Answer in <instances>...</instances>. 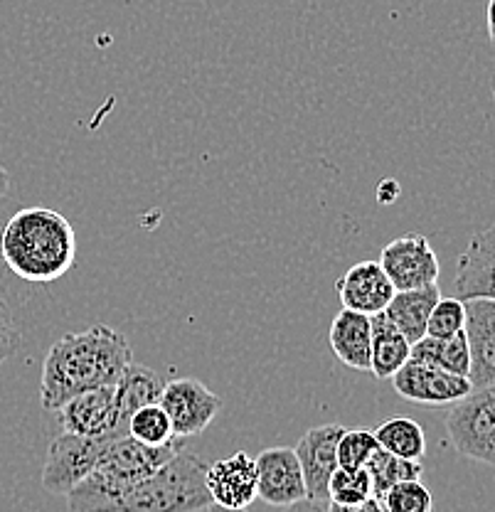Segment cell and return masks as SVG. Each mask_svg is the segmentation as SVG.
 <instances>
[{
	"label": "cell",
	"mask_w": 495,
	"mask_h": 512,
	"mask_svg": "<svg viewBox=\"0 0 495 512\" xmlns=\"http://www.w3.org/2000/svg\"><path fill=\"white\" fill-rule=\"evenodd\" d=\"M382 505L387 512H431L434 510V498L431 490L422 480H404V483L392 485L382 495Z\"/></svg>",
	"instance_id": "25"
},
{
	"label": "cell",
	"mask_w": 495,
	"mask_h": 512,
	"mask_svg": "<svg viewBox=\"0 0 495 512\" xmlns=\"http://www.w3.org/2000/svg\"><path fill=\"white\" fill-rule=\"evenodd\" d=\"M114 439H87L77 434H60L47 448V461L42 468V485L52 495H67L77 488L99 461Z\"/></svg>",
	"instance_id": "5"
},
{
	"label": "cell",
	"mask_w": 495,
	"mask_h": 512,
	"mask_svg": "<svg viewBox=\"0 0 495 512\" xmlns=\"http://www.w3.org/2000/svg\"><path fill=\"white\" fill-rule=\"evenodd\" d=\"M446 434L461 456L495 468V384L471 389L451 404Z\"/></svg>",
	"instance_id": "4"
},
{
	"label": "cell",
	"mask_w": 495,
	"mask_h": 512,
	"mask_svg": "<svg viewBox=\"0 0 495 512\" xmlns=\"http://www.w3.org/2000/svg\"><path fill=\"white\" fill-rule=\"evenodd\" d=\"M372 434H375L382 451L392 453V456L407 458V461H422L424 453H427L424 429L414 419H407V416H397V419L385 421Z\"/></svg>",
	"instance_id": "21"
},
{
	"label": "cell",
	"mask_w": 495,
	"mask_h": 512,
	"mask_svg": "<svg viewBox=\"0 0 495 512\" xmlns=\"http://www.w3.org/2000/svg\"><path fill=\"white\" fill-rule=\"evenodd\" d=\"M466 306V325L463 333L471 352V370L468 382L471 387H488L495 384V301L488 298H471L463 301Z\"/></svg>",
	"instance_id": "13"
},
{
	"label": "cell",
	"mask_w": 495,
	"mask_h": 512,
	"mask_svg": "<svg viewBox=\"0 0 495 512\" xmlns=\"http://www.w3.org/2000/svg\"><path fill=\"white\" fill-rule=\"evenodd\" d=\"M8 190H10V175H8V170H5L3 165H0V200H3V197L8 195Z\"/></svg>",
	"instance_id": "32"
},
{
	"label": "cell",
	"mask_w": 495,
	"mask_h": 512,
	"mask_svg": "<svg viewBox=\"0 0 495 512\" xmlns=\"http://www.w3.org/2000/svg\"><path fill=\"white\" fill-rule=\"evenodd\" d=\"M328 512H387L385 505H382L380 498H367L365 503H358V505H333L328 503Z\"/></svg>",
	"instance_id": "29"
},
{
	"label": "cell",
	"mask_w": 495,
	"mask_h": 512,
	"mask_svg": "<svg viewBox=\"0 0 495 512\" xmlns=\"http://www.w3.org/2000/svg\"><path fill=\"white\" fill-rule=\"evenodd\" d=\"M456 296L461 301L488 298L495 301V224L471 237L456 264Z\"/></svg>",
	"instance_id": "15"
},
{
	"label": "cell",
	"mask_w": 495,
	"mask_h": 512,
	"mask_svg": "<svg viewBox=\"0 0 495 512\" xmlns=\"http://www.w3.org/2000/svg\"><path fill=\"white\" fill-rule=\"evenodd\" d=\"M463 325H466V306L461 298H439L429 316L427 335L451 338V335L461 333Z\"/></svg>",
	"instance_id": "27"
},
{
	"label": "cell",
	"mask_w": 495,
	"mask_h": 512,
	"mask_svg": "<svg viewBox=\"0 0 495 512\" xmlns=\"http://www.w3.org/2000/svg\"><path fill=\"white\" fill-rule=\"evenodd\" d=\"M0 256L23 281L50 284L77 264V232L57 210L25 207L3 227Z\"/></svg>",
	"instance_id": "2"
},
{
	"label": "cell",
	"mask_w": 495,
	"mask_h": 512,
	"mask_svg": "<svg viewBox=\"0 0 495 512\" xmlns=\"http://www.w3.org/2000/svg\"><path fill=\"white\" fill-rule=\"evenodd\" d=\"M193 512H205V510H193Z\"/></svg>",
	"instance_id": "34"
},
{
	"label": "cell",
	"mask_w": 495,
	"mask_h": 512,
	"mask_svg": "<svg viewBox=\"0 0 495 512\" xmlns=\"http://www.w3.org/2000/svg\"><path fill=\"white\" fill-rule=\"evenodd\" d=\"M377 444L375 434L367 429H345L338 441V466L340 468H365L375 456Z\"/></svg>",
	"instance_id": "26"
},
{
	"label": "cell",
	"mask_w": 495,
	"mask_h": 512,
	"mask_svg": "<svg viewBox=\"0 0 495 512\" xmlns=\"http://www.w3.org/2000/svg\"><path fill=\"white\" fill-rule=\"evenodd\" d=\"M207 463L195 453H175L151 476L136 480L116 493L101 512H193L205 510L210 495L205 488Z\"/></svg>",
	"instance_id": "3"
},
{
	"label": "cell",
	"mask_w": 495,
	"mask_h": 512,
	"mask_svg": "<svg viewBox=\"0 0 495 512\" xmlns=\"http://www.w3.org/2000/svg\"><path fill=\"white\" fill-rule=\"evenodd\" d=\"M158 404L168 414L175 439L202 434L222 412V399L200 380H190V377L165 382Z\"/></svg>",
	"instance_id": "7"
},
{
	"label": "cell",
	"mask_w": 495,
	"mask_h": 512,
	"mask_svg": "<svg viewBox=\"0 0 495 512\" xmlns=\"http://www.w3.org/2000/svg\"><path fill=\"white\" fill-rule=\"evenodd\" d=\"M365 468L372 478L375 498H382L392 485L404 483V480H419L424 473L422 461H407V458L392 456V453L382 451V448H377V453L370 458Z\"/></svg>",
	"instance_id": "22"
},
{
	"label": "cell",
	"mask_w": 495,
	"mask_h": 512,
	"mask_svg": "<svg viewBox=\"0 0 495 512\" xmlns=\"http://www.w3.org/2000/svg\"><path fill=\"white\" fill-rule=\"evenodd\" d=\"M328 343L333 355L345 367L358 372H370L372 355V318L343 308L333 318L328 330Z\"/></svg>",
	"instance_id": "16"
},
{
	"label": "cell",
	"mask_w": 495,
	"mask_h": 512,
	"mask_svg": "<svg viewBox=\"0 0 495 512\" xmlns=\"http://www.w3.org/2000/svg\"><path fill=\"white\" fill-rule=\"evenodd\" d=\"M205 488L212 505L227 510H247L257 500V463L249 453H232L207 466Z\"/></svg>",
	"instance_id": "12"
},
{
	"label": "cell",
	"mask_w": 495,
	"mask_h": 512,
	"mask_svg": "<svg viewBox=\"0 0 495 512\" xmlns=\"http://www.w3.org/2000/svg\"><path fill=\"white\" fill-rule=\"evenodd\" d=\"M165 382L168 380H165L161 372L151 370L146 365L131 362L126 367L121 380L116 382V402H119V416L126 429H129V419L136 409L148 407V404H158Z\"/></svg>",
	"instance_id": "19"
},
{
	"label": "cell",
	"mask_w": 495,
	"mask_h": 512,
	"mask_svg": "<svg viewBox=\"0 0 495 512\" xmlns=\"http://www.w3.org/2000/svg\"><path fill=\"white\" fill-rule=\"evenodd\" d=\"M412 360L427 362L431 367L451 372V375L468 377L471 370V352H468L466 333H456L451 338H431L424 335L419 343L412 345Z\"/></svg>",
	"instance_id": "20"
},
{
	"label": "cell",
	"mask_w": 495,
	"mask_h": 512,
	"mask_svg": "<svg viewBox=\"0 0 495 512\" xmlns=\"http://www.w3.org/2000/svg\"><path fill=\"white\" fill-rule=\"evenodd\" d=\"M380 266L395 291H412L439 281V256L417 232L392 239L380 254Z\"/></svg>",
	"instance_id": "8"
},
{
	"label": "cell",
	"mask_w": 495,
	"mask_h": 512,
	"mask_svg": "<svg viewBox=\"0 0 495 512\" xmlns=\"http://www.w3.org/2000/svg\"><path fill=\"white\" fill-rule=\"evenodd\" d=\"M129 436L146 446H165L175 441L173 426H170L168 414L163 412L161 404L136 409L129 419Z\"/></svg>",
	"instance_id": "24"
},
{
	"label": "cell",
	"mask_w": 495,
	"mask_h": 512,
	"mask_svg": "<svg viewBox=\"0 0 495 512\" xmlns=\"http://www.w3.org/2000/svg\"><path fill=\"white\" fill-rule=\"evenodd\" d=\"M491 89H493V96H495V72H493V79H491Z\"/></svg>",
	"instance_id": "33"
},
{
	"label": "cell",
	"mask_w": 495,
	"mask_h": 512,
	"mask_svg": "<svg viewBox=\"0 0 495 512\" xmlns=\"http://www.w3.org/2000/svg\"><path fill=\"white\" fill-rule=\"evenodd\" d=\"M254 463H257V498L264 500L266 508H291L308 500L306 480L294 448H264Z\"/></svg>",
	"instance_id": "9"
},
{
	"label": "cell",
	"mask_w": 495,
	"mask_h": 512,
	"mask_svg": "<svg viewBox=\"0 0 495 512\" xmlns=\"http://www.w3.org/2000/svg\"><path fill=\"white\" fill-rule=\"evenodd\" d=\"M488 35H491V42L495 45V0H488Z\"/></svg>",
	"instance_id": "31"
},
{
	"label": "cell",
	"mask_w": 495,
	"mask_h": 512,
	"mask_svg": "<svg viewBox=\"0 0 495 512\" xmlns=\"http://www.w3.org/2000/svg\"><path fill=\"white\" fill-rule=\"evenodd\" d=\"M412 357V345L395 325L387 320L385 313L372 316V355L370 372L377 380H392L407 360Z\"/></svg>",
	"instance_id": "18"
},
{
	"label": "cell",
	"mask_w": 495,
	"mask_h": 512,
	"mask_svg": "<svg viewBox=\"0 0 495 512\" xmlns=\"http://www.w3.org/2000/svg\"><path fill=\"white\" fill-rule=\"evenodd\" d=\"M20 343H23V335H20V328L18 323H15V316L13 311H10L8 301H5V296L0 293V367L18 352Z\"/></svg>",
	"instance_id": "28"
},
{
	"label": "cell",
	"mask_w": 495,
	"mask_h": 512,
	"mask_svg": "<svg viewBox=\"0 0 495 512\" xmlns=\"http://www.w3.org/2000/svg\"><path fill=\"white\" fill-rule=\"evenodd\" d=\"M340 424H323L306 431L294 448L306 480L308 500L328 503V480L338 468V441L343 436Z\"/></svg>",
	"instance_id": "11"
},
{
	"label": "cell",
	"mask_w": 495,
	"mask_h": 512,
	"mask_svg": "<svg viewBox=\"0 0 495 512\" xmlns=\"http://www.w3.org/2000/svg\"><path fill=\"white\" fill-rule=\"evenodd\" d=\"M439 298V284L412 288V291H395V296H392V301L387 303V308L382 313L409 340V345H414L427 335L429 316Z\"/></svg>",
	"instance_id": "17"
},
{
	"label": "cell",
	"mask_w": 495,
	"mask_h": 512,
	"mask_svg": "<svg viewBox=\"0 0 495 512\" xmlns=\"http://www.w3.org/2000/svg\"><path fill=\"white\" fill-rule=\"evenodd\" d=\"M57 419L65 434L87 436V439H124L129 429L119 416V402H116L114 387L89 389L77 394L57 409Z\"/></svg>",
	"instance_id": "6"
},
{
	"label": "cell",
	"mask_w": 495,
	"mask_h": 512,
	"mask_svg": "<svg viewBox=\"0 0 495 512\" xmlns=\"http://www.w3.org/2000/svg\"><path fill=\"white\" fill-rule=\"evenodd\" d=\"M335 293H338L343 308L363 316H377L387 308V303L395 296V286L390 284L387 274L382 271L380 261H360L350 266L338 281H335Z\"/></svg>",
	"instance_id": "14"
},
{
	"label": "cell",
	"mask_w": 495,
	"mask_h": 512,
	"mask_svg": "<svg viewBox=\"0 0 495 512\" xmlns=\"http://www.w3.org/2000/svg\"><path fill=\"white\" fill-rule=\"evenodd\" d=\"M264 512H328V503H316V500H303V503L291 505V508H266Z\"/></svg>",
	"instance_id": "30"
},
{
	"label": "cell",
	"mask_w": 495,
	"mask_h": 512,
	"mask_svg": "<svg viewBox=\"0 0 495 512\" xmlns=\"http://www.w3.org/2000/svg\"><path fill=\"white\" fill-rule=\"evenodd\" d=\"M397 394L407 402L427 404V407H446V404H456L471 392V382L468 377L451 375V372L431 367L427 362H419L409 357L407 365L392 377Z\"/></svg>",
	"instance_id": "10"
},
{
	"label": "cell",
	"mask_w": 495,
	"mask_h": 512,
	"mask_svg": "<svg viewBox=\"0 0 495 512\" xmlns=\"http://www.w3.org/2000/svg\"><path fill=\"white\" fill-rule=\"evenodd\" d=\"M372 478L367 468H335L328 480V503L358 505L372 498Z\"/></svg>",
	"instance_id": "23"
},
{
	"label": "cell",
	"mask_w": 495,
	"mask_h": 512,
	"mask_svg": "<svg viewBox=\"0 0 495 512\" xmlns=\"http://www.w3.org/2000/svg\"><path fill=\"white\" fill-rule=\"evenodd\" d=\"M133 362L129 340L109 325H92L82 333H65L52 343L42 362L40 402L57 412L77 394L114 387Z\"/></svg>",
	"instance_id": "1"
}]
</instances>
